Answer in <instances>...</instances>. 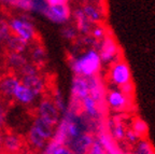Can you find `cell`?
Wrapping results in <instances>:
<instances>
[{
  "instance_id": "cell-1",
  "label": "cell",
  "mask_w": 155,
  "mask_h": 154,
  "mask_svg": "<svg viewBox=\"0 0 155 154\" xmlns=\"http://www.w3.org/2000/svg\"><path fill=\"white\" fill-rule=\"evenodd\" d=\"M101 59L97 50H88L71 62V68L75 75L84 78L95 77L101 68Z\"/></svg>"
},
{
  "instance_id": "cell-2",
  "label": "cell",
  "mask_w": 155,
  "mask_h": 154,
  "mask_svg": "<svg viewBox=\"0 0 155 154\" xmlns=\"http://www.w3.org/2000/svg\"><path fill=\"white\" fill-rule=\"evenodd\" d=\"M109 77L111 82L116 86H123L124 84L131 82V72L128 65L123 60H117L112 64L110 68Z\"/></svg>"
},
{
  "instance_id": "cell-3",
  "label": "cell",
  "mask_w": 155,
  "mask_h": 154,
  "mask_svg": "<svg viewBox=\"0 0 155 154\" xmlns=\"http://www.w3.org/2000/svg\"><path fill=\"white\" fill-rule=\"evenodd\" d=\"M38 118L54 126L59 121V109L53 100L45 98L38 106Z\"/></svg>"
},
{
  "instance_id": "cell-4",
  "label": "cell",
  "mask_w": 155,
  "mask_h": 154,
  "mask_svg": "<svg viewBox=\"0 0 155 154\" xmlns=\"http://www.w3.org/2000/svg\"><path fill=\"white\" fill-rule=\"evenodd\" d=\"M101 59V63L106 64H113L117 62L119 58V46L116 44L115 40L111 37H106L101 40L100 51L98 52Z\"/></svg>"
},
{
  "instance_id": "cell-5",
  "label": "cell",
  "mask_w": 155,
  "mask_h": 154,
  "mask_svg": "<svg viewBox=\"0 0 155 154\" xmlns=\"http://www.w3.org/2000/svg\"><path fill=\"white\" fill-rule=\"evenodd\" d=\"M71 96L72 102L75 105H81V101L85 97L90 96V84L87 78L75 75L71 84Z\"/></svg>"
},
{
  "instance_id": "cell-6",
  "label": "cell",
  "mask_w": 155,
  "mask_h": 154,
  "mask_svg": "<svg viewBox=\"0 0 155 154\" xmlns=\"http://www.w3.org/2000/svg\"><path fill=\"white\" fill-rule=\"evenodd\" d=\"M10 28L14 32L16 36L21 37L24 40L29 41L31 39H35L36 36V32L35 28L27 19L23 18H13L11 22L9 23Z\"/></svg>"
},
{
  "instance_id": "cell-7",
  "label": "cell",
  "mask_w": 155,
  "mask_h": 154,
  "mask_svg": "<svg viewBox=\"0 0 155 154\" xmlns=\"http://www.w3.org/2000/svg\"><path fill=\"white\" fill-rule=\"evenodd\" d=\"M129 97L121 91V89H113L107 95V104L114 111H124L130 105Z\"/></svg>"
},
{
  "instance_id": "cell-8",
  "label": "cell",
  "mask_w": 155,
  "mask_h": 154,
  "mask_svg": "<svg viewBox=\"0 0 155 154\" xmlns=\"http://www.w3.org/2000/svg\"><path fill=\"white\" fill-rule=\"evenodd\" d=\"M44 13L48 18L55 23H65L70 17V10L67 3L48 5Z\"/></svg>"
},
{
  "instance_id": "cell-9",
  "label": "cell",
  "mask_w": 155,
  "mask_h": 154,
  "mask_svg": "<svg viewBox=\"0 0 155 154\" xmlns=\"http://www.w3.org/2000/svg\"><path fill=\"white\" fill-rule=\"evenodd\" d=\"M93 141H94V138L92 137V135L83 132L79 137L69 141V145H70L69 148L74 154H86Z\"/></svg>"
},
{
  "instance_id": "cell-10",
  "label": "cell",
  "mask_w": 155,
  "mask_h": 154,
  "mask_svg": "<svg viewBox=\"0 0 155 154\" xmlns=\"http://www.w3.org/2000/svg\"><path fill=\"white\" fill-rule=\"evenodd\" d=\"M21 83L28 87L30 91L34 93L35 95L41 94L42 92L44 91V83L43 80L39 77L38 75H24L21 81Z\"/></svg>"
},
{
  "instance_id": "cell-11",
  "label": "cell",
  "mask_w": 155,
  "mask_h": 154,
  "mask_svg": "<svg viewBox=\"0 0 155 154\" xmlns=\"http://www.w3.org/2000/svg\"><path fill=\"white\" fill-rule=\"evenodd\" d=\"M96 139H98V141L101 143L102 147L104 148V150H106L108 154H116L117 152L121 151L119 148L116 147L115 140L111 137V135L107 130L100 129Z\"/></svg>"
},
{
  "instance_id": "cell-12",
  "label": "cell",
  "mask_w": 155,
  "mask_h": 154,
  "mask_svg": "<svg viewBox=\"0 0 155 154\" xmlns=\"http://www.w3.org/2000/svg\"><path fill=\"white\" fill-rule=\"evenodd\" d=\"M2 147L11 153H16L24 147L22 138L14 134H8L2 139Z\"/></svg>"
},
{
  "instance_id": "cell-13",
  "label": "cell",
  "mask_w": 155,
  "mask_h": 154,
  "mask_svg": "<svg viewBox=\"0 0 155 154\" xmlns=\"http://www.w3.org/2000/svg\"><path fill=\"white\" fill-rule=\"evenodd\" d=\"M21 84L17 78L15 77H5L0 80V92L1 94L8 97H13L16 87Z\"/></svg>"
},
{
  "instance_id": "cell-14",
  "label": "cell",
  "mask_w": 155,
  "mask_h": 154,
  "mask_svg": "<svg viewBox=\"0 0 155 154\" xmlns=\"http://www.w3.org/2000/svg\"><path fill=\"white\" fill-rule=\"evenodd\" d=\"M28 41L24 40L16 35H10L7 39V48L10 51V53H22L26 50Z\"/></svg>"
},
{
  "instance_id": "cell-15",
  "label": "cell",
  "mask_w": 155,
  "mask_h": 154,
  "mask_svg": "<svg viewBox=\"0 0 155 154\" xmlns=\"http://www.w3.org/2000/svg\"><path fill=\"white\" fill-rule=\"evenodd\" d=\"M100 105L95 100L93 97L87 96L81 101V108L83 109L85 113L90 118L93 119H97L100 114V109H99Z\"/></svg>"
},
{
  "instance_id": "cell-16",
  "label": "cell",
  "mask_w": 155,
  "mask_h": 154,
  "mask_svg": "<svg viewBox=\"0 0 155 154\" xmlns=\"http://www.w3.org/2000/svg\"><path fill=\"white\" fill-rule=\"evenodd\" d=\"M13 97H14L17 101H19V102H22V104H25V105H28V104H30V102L34 101L36 95H35L34 93L28 89V87L25 86L23 83H21V84L16 87V89H15Z\"/></svg>"
},
{
  "instance_id": "cell-17",
  "label": "cell",
  "mask_w": 155,
  "mask_h": 154,
  "mask_svg": "<svg viewBox=\"0 0 155 154\" xmlns=\"http://www.w3.org/2000/svg\"><path fill=\"white\" fill-rule=\"evenodd\" d=\"M32 127H34L45 140L51 139V138L53 137V126H52L51 124H48V122H45L44 120H42V119H40V118L35 119Z\"/></svg>"
},
{
  "instance_id": "cell-18",
  "label": "cell",
  "mask_w": 155,
  "mask_h": 154,
  "mask_svg": "<svg viewBox=\"0 0 155 154\" xmlns=\"http://www.w3.org/2000/svg\"><path fill=\"white\" fill-rule=\"evenodd\" d=\"M108 128H109L108 132L111 135V137L113 138L115 141L125 139L126 129H125V127H124V125L122 124L121 122H120V121L111 120L109 122Z\"/></svg>"
},
{
  "instance_id": "cell-19",
  "label": "cell",
  "mask_w": 155,
  "mask_h": 154,
  "mask_svg": "<svg viewBox=\"0 0 155 154\" xmlns=\"http://www.w3.org/2000/svg\"><path fill=\"white\" fill-rule=\"evenodd\" d=\"M82 11L91 23H99L102 19V14L100 12V10L94 5H84Z\"/></svg>"
},
{
  "instance_id": "cell-20",
  "label": "cell",
  "mask_w": 155,
  "mask_h": 154,
  "mask_svg": "<svg viewBox=\"0 0 155 154\" xmlns=\"http://www.w3.org/2000/svg\"><path fill=\"white\" fill-rule=\"evenodd\" d=\"M28 140L32 147L37 148V149H42L45 147V139L32 126L28 132Z\"/></svg>"
},
{
  "instance_id": "cell-21",
  "label": "cell",
  "mask_w": 155,
  "mask_h": 154,
  "mask_svg": "<svg viewBox=\"0 0 155 154\" xmlns=\"http://www.w3.org/2000/svg\"><path fill=\"white\" fill-rule=\"evenodd\" d=\"M75 17H77V22H78V27L80 29V32H82L83 34H87L90 32L91 24L92 23L87 19V17L84 15L82 10H78L75 11Z\"/></svg>"
},
{
  "instance_id": "cell-22",
  "label": "cell",
  "mask_w": 155,
  "mask_h": 154,
  "mask_svg": "<svg viewBox=\"0 0 155 154\" xmlns=\"http://www.w3.org/2000/svg\"><path fill=\"white\" fill-rule=\"evenodd\" d=\"M135 154H155L151 143L145 139H140L135 148Z\"/></svg>"
},
{
  "instance_id": "cell-23",
  "label": "cell",
  "mask_w": 155,
  "mask_h": 154,
  "mask_svg": "<svg viewBox=\"0 0 155 154\" xmlns=\"http://www.w3.org/2000/svg\"><path fill=\"white\" fill-rule=\"evenodd\" d=\"M46 154H74L71 149L69 147L65 145H59L57 142H55L53 140L51 145H50V148L48 149V153Z\"/></svg>"
},
{
  "instance_id": "cell-24",
  "label": "cell",
  "mask_w": 155,
  "mask_h": 154,
  "mask_svg": "<svg viewBox=\"0 0 155 154\" xmlns=\"http://www.w3.org/2000/svg\"><path fill=\"white\" fill-rule=\"evenodd\" d=\"M10 63V66H12L14 68H17V69H21L23 66H25L27 64L26 59L21 55V53H10L9 58H8Z\"/></svg>"
},
{
  "instance_id": "cell-25",
  "label": "cell",
  "mask_w": 155,
  "mask_h": 154,
  "mask_svg": "<svg viewBox=\"0 0 155 154\" xmlns=\"http://www.w3.org/2000/svg\"><path fill=\"white\" fill-rule=\"evenodd\" d=\"M133 130L142 138L148 132V125L142 119H136L135 122L133 123Z\"/></svg>"
},
{
  "instance_id": "cell-26",
  "label": "cell",
  "mask_w": 155,
  "mask_h": 154,
  "mask_svg": "<svg viewBox=\"0 0 155 154\" xmlns=\"http://www.w3.org/2000/svg\"><path fill=\"white\" fill-rule=\"evenodd\" d=\"M12 30L10 28V25L7 21L3 18H0V42L8 39V37L11 35Z\"/></svg>"
},
{
  "instance_id": "cell-27",
  "label": "cell",
  "mask_w": 155,
  "mask_h": 154,
  "mask_svg": "<svg viewBox=\"0 0 155 154\" xmlns=\"http://www.w3.org/2000/svg\"><path fill=\"white\" fill-rule=\"evenodd\" d=\"M86 154H108L102 145L98 141V139H94L93 143L91 145L90 149L87 151Z\"/></svg>"
},
{
  "instance_id": "cell-28",
  "label": "cell",
  "mask_w": 155,
  "mask_h": 154,
  "mask_svg": "<svg viewBox=\"0 0 155 154\" xmlns=\"http://www.w3.org/2000/svg\"><path fill=\"white\" fill-rule=\"evenodd\" d=\"M92 35L96 40H102L107 37L106 35V29L102 26H96L92 30Z\"/></svg>"
},
{
  "instance_id": "cell-29",
  "label": "cell",
  "mask_w": 155,
  "mask_h": 154,
  "mask_svg": "<svg viewBox=\"0 0 155 154\" xmlns=\"http://www.w3.org/2000/svg\"><path fill=\"white\" fill-rule=\"evenodd\" d=\"M125 139H127L129 142H131V143H137V142L141 139V137L137 132H135L133 129H130V130H126Z\"/></svg>"
},
{
  "instance_id": "cell-30",
  "label": "cell",
  "mask_w": 155,
  "mask_h": 154,
  "mask_svg": "<svg viewBox=\"0 0 155 154\" xmlns=\"http://www.w3.org/2000/svg\"><path fill=\"white\" fill-rule=\"evenodd\" d=\"M120 89H121L125 95L130 96V95H133V93H134V84L131 83V82H128V83L124 84L123 86H121Z\"/></svg>"
},
{
  "instance_id": "cell-31",
  "label": "cell",
  "mask_w": 155,
  "mask_h": 154,
  "mask_svg": "<svg viewBox=\"0 0 155 154\" xmlns=\"http://www.w3.org/2000/svg\"><path fill=\"white\" fill-rule=\"evenodd\" d=\"M16 5L23 9H30L32 5V0H14Z\"/></svg>"
},
{
  "instance_id": "cell-32",
  "label": "cell",
  "mask_w": 155,
  "mask_h": 154,
  "mask_svg": "<svg viewBox=\"0 0 155 154\" xmlns=\"http://www.w3.org/2000/svg\"><path fill=\"white\" fill-rule=\"evenodd\" d=\"M5 109L2 105L0 104V128H2L5 123Z\"/></svg>"
},
{
  "instance_id": "cell-33",
  "label": "cell",
  "mask_w": 155,
  "mask_h": 154,
  "mask_svg": "<svg viewBox=\"0 0 155 154\" xmlns=\"http://www.w3.org/2000/svg\"><path fill=\"white\" fill-rule=\"evenodd\" d=\"M63 35L66 37L67 39H72L75 37V34L71 28H65L63 30Z\"/></svg>"
},
{
  "instance_id": "cell-34",
  "label": "cell",
  "mask_w": 155,
  "mask_h": 154,
  "mask_svg": "<svg viewBox=\"0 0 155 154\" xmlns=\"http://www.w3.org/2000/svg\"><path fill=\"white\" fill-rule=\"evenodd\" d=\"M44 57V52L41 50V49H37V50L34 51V58L35 60L38 59H43Z\"/></svg>"
},
{
  "instance_id": "cell-35",
  "label": "cell",
  "mask_w": 155,
  "mask_h": 154,
  "mask_svg": "<svg viewBox=\"0 0 155 154\" xmlns=\"http://www.w3.org/2000/svg\"><path fill=\"white\" fill-rule=\"evenodd\" d=\"M48 5H61V3H67V0H45Z\"/></svg>"
},
{
  "instance_id": "cell-36",
  "label": "cell",
  "mask_w": 155,
  "mask_h": 154,
  "mask_svg": "<svg viewBox=\"0 0 155 154\" xmlns=\"http://www.w3.org/2000/svg\"><path fill=\"white\" fill-rule=\"evenodd\" d=\"M116 154H126V153H123V152H122V151H120V152H117V153H116Z\"/></svg>"
}]
</instances>
